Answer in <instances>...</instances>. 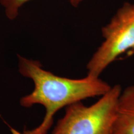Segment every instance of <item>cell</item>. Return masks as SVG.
Masks as SVG:
<instances>
[{
    "label": "cell",
    "instance_id": "cell-6",
    "mask_svg": "<svg viewBox=\"0 0 134 134\" xmlns=\"http://www.w3.org/2000/svg\"><path fill=\"white\" fill-rule=\"evenodd\" d=\"M12 134H23V133H20V132H18L16 130H12Z\"/></svg>",
    "mask_w": 134,
    "mask_h": 134
},
{
    "label": "cell",
    "instance_id": "cell-5",
    "mask_svg": "<svg viewBox=\"0 0 134 134\" xmlns=\"http://www.w3.org/2000/svg\"><path fill=\"white\" fill-rule=\"evenodd\" d=\"M32 0H0V5L4 10L5 15L10 20L16 19L23 6ZM73 7H78L84 0H69Z\"/></svg>",
    "mask_w": 134,
    "mask_h": 134
},
{
    "label": "cell",
    "instance_id": "cell-1",
    "mask_svg": "<svg viewBox=\"0 0 134 134\" xmlns=\"http://www.w3.org/2000/svg\"><path fill=\"white\" fill-rule=\"evenodd\" d=\"M19 72L33 81L34 88L29 94L20 99L24 108L41 104L46 114L39 125L23 134H47L53 124V117L65 107L84 99L101 96L111 86L99 78L87 75L80 79H71L58 76L43 69L39 61L18 55Z\"/></svg>",
    "mask_w": 134,
    "mask_h": 134
},
{
    "label": "cell",
    "instance_id": "cell-3",
    "mask_svg": "<svg viewBox=\"0 0 134 134\" xmlns=\"http://www.w3.org/2000/svg\"><path fill=\"white\" fill-rule=\"evenodd\" d=\"M104 41L89 60L88 75L99 78L124 53L134 54V3H125L102 29Z\"/></svg>",
    "mask_w": 134,
    "mask_h": 134
},
{
    "label": "cell",
    "instance_id": "cell-4",
    "mask_svg": "<svg viewBox=\"0 0 134 134\" xmlns=\"http://www.w3.org/2000/svg\"><path fill=\"white\" fill-rule=\"evenodd\" d=\"M114 134H134V85L120 93Z\"/></svg>",
    "mask_w": 134,
    "mask_h": 134
},
{
    "label": "cell",
    "instance_id": "cell-2",
    "mask_svg": "<svg viewBox=\"0 0 134 134\" xmlns=\"http://www.w3.org/2000/svg\"><path fill=\"white\" fill-rule=\"evenodd\" d=\"M121 86L110 90L90 105L81 102L66 108L51 134H114Z\"/></svg>",
    "mask_w": 134,
    "mask_h": 134
}]
</instances>
